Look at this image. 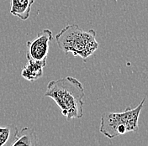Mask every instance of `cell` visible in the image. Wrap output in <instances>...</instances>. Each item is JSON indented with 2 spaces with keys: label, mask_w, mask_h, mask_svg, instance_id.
Returning a JSON list of instances; mask_svg holds the SVG:
<instances>
[{
  "label": "cell",
  "mask_w": 148,
  "mask_h": 146,
  "mask_svg": "<svg viewBox=\"0 0 148 146\" xmlns=\"http://www.w3.org/2000/svg\"><path fill=\"white\" fill-rule=\"evenodd\" d=\"M44 96L54 100L66 120L83 117L84 88L81 82L73 76L51 81Z\"/></svg>",
  "instance_id": "6da1fadb"
},
{
  "label": "cell",
  "mask_w": 148,
  "mask_h": 146,
  "mask_svg": "<svg viewBox=\"0 0 148 146\" xmlns=\"http://www.w3.org/2000/svg\"><path fill=\"white\" fill-rule=\"evenodd\" d=\"M56 41L59 49L66 55L72 53L75 57H81L84 61L99 48L96 31L84 30L77 25L65 26L56 35Z\"/></svg>",
  "instance_id": "7a4b0ae2"
},
{
  "label": "cell",
  "mask_w": 148,
  "mask_h": 146,
  "mask_svg": "<svg viewBox=\"0 0 148 146\" xmlns=\"http://www.w3.org/2000/svg\"><path fill=\"white\" fill-rule=\"evenodd\" d=\"M146 98H144L137 107L131 108L128 107L120 113L106 112L101 116L99 132L105 137L114 138L130 132H136L139 128V118L143 108Z\"/></svg>",
  "instance_id": "3957f363"
},
{
  "label": "cell",
  "mask_w": 148,
  "mask_h": 146,
  "mask_svg": "<svg viewBox=\"0 0 148 146\" xmlns=\"http://www.w3.org/2000/svg\"><path fill=\"white\" fill-rule=\"evenodd\" d=\"M53 39L52 31L45 29L37 34V36L30 41H27L26 57L37 61H46L50 43Z\"/></svg>",
  "instance_id": "277c9868"
},
{
  "label": "cell",
  "mask_w": 148,
  "mask_h": 146,
  "mask_svg": "<svg viewBox=\"0 0 148 146\" xmlns=\"http://www.w3.org/2000/svg\"><path fill=\"white\" fill-rule=\"evenodd\" d=\"M27 64L21 70V76L29 82H35L43 76L46 61H37L30 58H27Z\"/></svg>",
  "instance_id": "5b68a950"
},
{
  "label": "cell",
  "mask_w": 148,
  "mask_h": 146,
  "mask_svg": "<svg viewBox=\"0 0 148 146\" xmlns=\"http://www.w3.org/2000/svg\"><path fill=\"white\" fill-rule=\"evenodd\" d=\"M35 0H11L10 14L23 21L29 18L31 7Z\"/></svg>",
  "instance_id": "8992f818"
},
{
  "label": "cell",
  "mask_w": 148,
  "mask_h": 146,
  "mask_svg": "<svg viewBox=\"0 0 148 146\" xmlns=\"http://www.w3.org/2000/svg\"><path fill=\"white\" fill-rule=\"evenodd\" d=\"M10 146H38V137L35 129L29 127L22 128Z\"/></svg>",
  "instance_id": "52a82bcc"
},
{
  "label": "cell",
  "mask_w": 148,
  "mask_h": 146,
  "mask_svg": "<svg viewBox=\"0 0 148 146\" xmlns=\"http://www.w3.org/2000/svg\"><path fill=\"white\" fill-rule=\"evenodd\" d=\"M18 133V128L13 124L0 127V146H10Z\"/></svg>",
  "instance_id": "ba28073f"
}]
</instances>
